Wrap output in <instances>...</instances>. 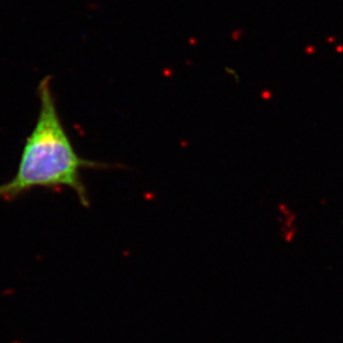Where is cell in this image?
Masks as SVG:
<instances>
[{
  "instance_id": "1",
  "label": "cell",
  "mask_w": 343,
  "mask_h": 343,
  "mask_svg": "<svg viewBox=\"0 0 343 343\" xmlns=\"http://www.w3.org/2000/svg\"><path fill=\"white\" fill-rule=\"evenodd\" d=\"M37 95V120L27 137L15 176L0 184V200L12 202L37 187H67L76 194L81 206L89 207L90 202L81 172L108 169L113 166L80 157L75 151L57 108L50 76L39 81Z\"/></svg>"
}]
</instances>
